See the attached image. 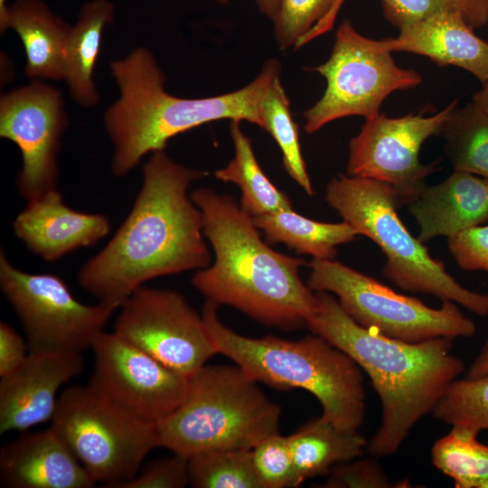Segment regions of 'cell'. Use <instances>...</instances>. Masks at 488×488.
Here are the masks:
<instances>
[{
    "label": "cell",
    "mask_w": 488,
    "mask_h": 488,
    "mask_svg": "<svg viewBox=\"0 0 488 488\" xmlns=\"http://www.w3.org/2000/svg\"><path fill=\"white\" fill-rule=\"evenodd\" d=\"M473 103L481 110L488 114V80L483 84V88L473 97Z\"/></svg>",
    "instance_id": "obj_40"
},
{
    "label": "cell",
    "mask_w": 488,
    "mask_h": 488,
    "mask_svg": "<svg viewBox=\"0 0 488 488\" xmlns=\"http://www.w3.org/2000/svg\"><path fill=\"white\" fill-rule=\"evenodd\" d=\"M455 171L488 178V114L473 102L453 112L441 134Z\"/></svg>",
    "instance_id": "obj_27"
},
{
    "label": "cell",
    "mask_w": 488,
    "mask_h": 488,
    "mask_svg": "<svg viewBox=\"0 0 488 488\" xmlns=\"http://www.w3.org/2000/svg\"><path fill=\"white\" fill-rule=\"evenodd\" d=\"M190 484L189 457L174 454L150 462L118 488H183Z\"/></svg>",
    "instance_id": "obj_35"
},
{
    "label": "cell",
    "mask_w": 488,
    "mask_h": 488,
    "mask_svg": "<svg viewBox=\"0 0 488 488\" xmlns=\"http://www.w3.org/2000/svg\"><path fill=\"white\" fill-rule=\"evenodd\" d=\"M67 124L61 92L39 80L1 98L0 136L21 151L16 187L27 201L56 189L57 155Z\"/></svg>",
    "instance_id": "obj_15"
},
{
    "label": "cell",
    "mask_w": 488,
    "mask_h": 488,
    "mask_svg": "<svg viewBox=\"0 0 488 488\" xmlns=\"http://www.w3.org/2000/svg\"><path fill=\"white\" fill-rule=\"evenodd\" d=\"M23 338L5 322L0 323V377L17 368L26 358Z\"/></svg>",
    "instance_id": "obj_37"
},
{
    "label": "cell",
    "mask_w": 488,
    "mask_h": 488,
    "mask_svg": "<svg viewBox=\"0 0 488 488\" xmlns=\"http://www.w3.org/2000/svg\"><path fill=\"white\" fill-rule=\"evenodd\" d=\"M190 485L195 488H262L252 449H219L189 457Z\"/></svg>",
    "instance_id": "obj_30"
},
{
    "label": "cell",
    "mask_w": 488,
    "mask_h": 488,
    "mask_svg": "<svg viewBox=\"0 0 488 488\" xmlns=\"http://www.w3.org/2000/svg\"><path fill=\"white\" fill-rule=\"evenodd\" d=\"M238 365H205L189 380L183 403L156 424L158 447L186 457L253 449L279 433L280 407Z\"/></svg>",
    "instance_id": "obj_6"
},
{
    "label": "cell",
    "mask_w": 488,
    "mask_h": 488,
    "mask_svg": "<svg viewBox=\"0 0 488 488\" xmlns=\"http://www.w3.org/2000/svg\"><path fill=\"white\" fill-rule=\"evenodd\" d=\"M119 99L107 110L104 122L114 145L111 169L121 177L148 153L164 150L174 136L205 123L230 119L261 128L260 102L280 75V63L269 59L260 73L238 90L203 99L173 96L164 89V76L145 48L110 62Z\"/></svg>",
    "instance_id": "obj_4"
},
{
    "label": "cell",
    "mask_w": 488,
    "mask_h": 488,
    "mask_svg": "<svg viewBox=\"0 0 488 488\" xmlns=\"http://www.w3.org/2000/svg\"><path fill=\"white\" fill-rule=\"evenodd\" d=\"M457 99L431 116L409 113L400 117L384 114L367 118L349 143L347 174L383 182L394 188L401 204L424 189L427 176L438 167L419 160L423 143L441 135L457 108Z\"/></svg>",
    "instance_id": "obj_13"
},
{
    "label": "cell",
    "mask_w": 488,
    "mask_h": 488,
    "mask_svg": "<svg viewBox=\"0 0 488 488\" xmlns=\"http://www.w3.org/2000/svg\"><path fill=\"white\" fill-rule=\"evenodd\" d=\"M119 308L113 333L187 379L217 354L202 316L177 291L142 286Z\"/></svg>",
    "instance_id": "obj_12"
},
{
    "label": "cell",
    "mask_w": 488,
    "mask_h": 488,
    "mask_svg": "<svg viewBox=\"0 0 488 488\" xmlns=\"http://www.w3.org/2000/svg\"><path fill=\"white\" fill-rule=\"evenodd\" d=\"M218 307L206 300L202 313L217 354L258 382L310 392L321 405L322 418L341 429L359 430L366 411L364 378L348 354L314 333L298 340L239 334L221 321Z\"/></svg>",
    "instance_id": "obj_5"
},
{
    "label": "cell",
    "mask_w": 488,
    "mask_h": 488,
    "mask_svg": "<svg viewBox=\"0 0 488 488\" xmlns=\"http://www.w3.org/2000/svg\"><path fill=\"white\" fill-rule=\"evenodd\" d=\"M258 9L272 22L275 20L280 0H255Z\"/></svg>",
    "instance_id": "obj_39"
},
{
    "label": "cell",
    "mask_w": 488,
    "mask_h": 488,
    "mask_svg": "<svg viewBox=\"0 0 488 488\" xmlns=\"http://www.w3.org/2000/svg\"><path fill=\"white\" fill-rule=\"evenodd\" d=\"M50 427L95 482L118 488L158 447L156 424L116 406L90 386H71L58 399Z\"/></svg>",
    "instance_id": "obj_8"
},
{
    "label": "cell",
    "mask_w": 488,
    "mask_h": 488,
    "mask_svg": "<svg viewBox=\"0 0 488 488\" xmlns=\"http://www.w3.org/2000/svg\"><path fill=\"white\" fill-rule=\"evenodd\" d=\"M447 247L464 270L488 273V225L474 226L447 239Z\"/></svg>",
    "instance_id": "obj_36"
},
{
    "label": "cell",
    "mask_w": 488,
    "mask_h": 488,
    "mask_svg": "<svg viewBox=\"0 0 488 488\" xmlns=\"http://www.w3.org/2000/svg\"><path fill=\"white\" fill-rule=\"evenodd\" d=\"M344 0H280L273 21L280 50L299 48L330 30Z\"/></svg>",
    "instance_id": "obj_29"
},
{
    "label": "cell",
    "mask_w": 488,
    "mask_h": 488,
    "mask_svg": "<svg viewBox=\"0 0 488 488\" xmlns=\"http://www.w3.org/2000/svg\"><path fill=\"white\" fill-rule=\"evenodd\" d=\"M477 436L469 428L452 427L432 446V464L455 488H484L488 483V446Z\"/></svg>",
    "instance_id": "obj_26"
},
{
    "label": "cell",
    "mask_w": 488,
    "mask_h": 488,
    "mask_svg": "<svg viewBox=\"0 0 488 488\" xmlns=\"http://www.w3.org/2000/svg\"><path fill=\"white\" fill-rule=\"evenodd\" d=\"M114 17V5L108 0H91L80 13L76 24L70 28L63 49L64 78L73 99L89 107L99 101L92 80L99 54L102 32Z\"/></svg>",
    "instance_id": "obj_22"
},
{
    "label": "cell",
    "mask_w": 488,
    "mask_h": 488,
    "mask_svg": "<svg viewBox=\"0 0 488 488\" xmlns=\"http://www.w3.org/2000/svg\"><path fill=\"white\" fill-rule=\"evenodd\" d=\"M252 455L262 488H295L300 485L287 436L277 433L266 437L252 449Z\"/></svg>",
    "instance_id": "obj_33"
},
{
    "label": "cell",
    "mask_w": 488,
    "mask_h": 488,
    "mask_svg": "<svg viewBox=\"0 0 488 488\" xmlns=\"http://www.w3.org/2000/svg\"><path fill=\"white\" fill-rule=\"evenodd\" d=\"M315 296L316 308L306 327L348 354L370 378L380 401L381 422L366 453L390 456L465 371L463 361L451 352L453 339H392L357 324L333 294L316 291Z\"/></svg>",
    "instance_id": "obj_3"
},
{
    "label": "cell",
    "mask_w": 488,
    "mask_h": 488,
    "mask_svg": "<svg viewBox=\"0 0 488 488\" xmlns=\"http://www.w3.org/2000/svg\"><path fill=\"white\" fill-rule=\"evenodd\" d=\"M252 218L267 242L282 243L313 258L335 259L337 247L352 242L359 236L344 221L321 222L305 218L293 209Z\"/></svg>",
    "instance_id": "obj_24"
},
{
    "label": "cell",
    "mask_w": 488,
    "mask_h": 488,
    "mask_svg": "<svg viewBox=\"0 0 488 488\" xmlns=\"http://www.w3.org/2000/svg\"><path fill=\"white\" fill-rule=\"evenodd\" d=\"M308 266L307 286L313 291L333 294L343 310L366 329L407 343L466 338L476 332L474 321L454 302L429 307L335 259L312 258Z\"/></svg>",
    "instance_id": "obj_9"
},
{
    "label": "cell",
    "mask_w": 488,
    "mask_h": 488,
    "mask_svg": "<svg viewBox=\"0 0 488 488\" xmlns=\"http://www.w3.org/2000/svg\"><path fill=\"white\" fill-rule=\"evenodd\" d=\"M388 42L391 52L422 55L439 66L465 70L482 84L488 80V42L457 13H438L402 27Z\"/></svg>",
    "instance_id": "obj_20"
},
{
    "label": "cell",
    "mask_w": 488,
    "mask_h": 488,
    "mask_svg": "<svg viewBox=\"0 0 488 488\" xmlns=\"http://www.w3.org/2000/svg\"><path fill=\"white\" fill-rule=\"evenodd\" d=\"M385 19L400 29L433 14L457 13L473 28L488 22V8L484 0H381Z\"/></svg>",
    "instance_id": "obj_32"
},
{
    "label": "cell",
    "mask_w": 488,
    "mask_h": 488,
    "mask_svg": "<svg viewBox=\"0 0 488 488\" xmlns=\"http://www.w3.org/2000/svg\"><path fill=\"white\" fill-rule=\"evenodd\" d=\"M484 3H485V5H486V6L488 8V0H484Z\"/></svg>",
    "instance_id": "obj_43"
},
{
    "label": "cell",
    "mask_w": 488,
    "mask_h": 488,
    "mask_svg": "<svg viewBox=\"0 0 488 488\" xmlns=\"http://www.w3.org/2000/svg\"><path fill=\"white\" fill-rule=\"evenodd\" d=\"M407 206L421 242L449 239L488 221V178L454 170L441 183L426 185Z\"/></svg>",
    "instance_id": "obj_19"
},
{
    "label": "cell",
    "mask_w": 488,
    "mask_h": 488,
    "mask_svg": "<svg viewBox=\"0 0 488 488\" xmlns=\"http://www.w3.org/2000/svg\"><path fill=\"white\" fill-rule=\"evenodd\" d=\"M0 479L12 488H89L96 483L51 427L1 447Z\"/></svg>",
    "instance_id": "obj_18"
},
{
    "label": "cell",
    "mask_w": 488,
    "mask_h": 488,
    "mask_svg": "<svg viewBox=\"0 0 488 488\" xmlns=\"http://www.w3.org/2000/svg\"><path fill=\"white\" fill-rule=\"evenodd\" d=\"M190 195L202 212L203 233L214 254L213 263L192 276V286L206 300L234 307L265 325L306 326L316 296L299 276L305 260L271 249L231 196L205 187Z\"/></svg>",
    "instance_id": "obj_2"
},
{
    "label": "cell",
    "mask_w": 488,
    "mask_h": 488,
    "mask_svg": "<svg viewBox=\"0 0 488 488\" xmlns=\"http://www.w3.org/2000/svg\"><path fill=\"white\" fill-rule=\"evenodd\" d=\"M94 390L134 417L157 424L184 400L189 380L151 355L103 332L92 347Z\"/></svg>",
    "instance_id": "obj_14"
},
{
    "label": "cell",
    "mask_w": 488,
    "mask_h": 488,
    "mask_svg": "<svg viewBox=\"0 0 488 488\" xmlns=\"http://www.w3.org/2000/svg\"><path fill=\"white\" fill-rule=\"evenodd\" d=\"M7 6L6 0H0V25L5 22Z\"/></svg>",
    "instance_id": "obj_41"
},
{
    "label": "cell",
    "mask_w": 488,
    "mask_h": 488,
    "mask_svg": "<svg viewBox=\"0 0 488 488\" xmlns=\"http://www.w3.org/2000/svg\"><path fill=\"white\" fill-rule=\"evenodd\" d=\"M0 286L27 334L30 352H78L92 347L117 307L78 301L60 277L15 267L0 252Z\"/></svg>",
    "instance_id": "obj_11"
},
{
    "label": "cell",
    "mask_w": 488,
    "mask_h": 488,
    "mask_svg": "<svg viewBox=\"0 0 488 488\" xmlns=\"http://www.w3.org/2000/svg\"><path fill=\"white\" fill-rule=\"evenodd\" d=\"M12 227L30 251L43 260L54 261L99 242L109 233L110 222L104 214L71 209L54 189L28 201Z\"/></svg>",
    "instance_id": "obj_17"
},
{
    "label": "cell",
    "mask_w": 488,
    "mask_h": 488,
    "mask_svg": "<svg viewBox=\"0 0 488 488\" xmlns=\"http://www.w3.org/2000/svg\"><path fill=\"white\" fill-rule=\"evenodd\" d=\"M220 4H226L229 0H215Z\"/></svg>",
    "instance_id": "obj_42"
},
{
    "label": "cell",
    "mask_w": 488,
    "mask_h": 488,
    "mask_svg": "<svg viewBox=\"0 0 488 488\" xmlns=\"http://www.w3.org/2000/svg\"><path fill=\"white\" fill-rule=\"evenodd\" d=\"M14 29L25 51V74L34 80L64 78L63 49L70 26L41 0H16L7 6L1 33Z\"/></svg>",
    "instance_id": "obj_21"
},
{
    "label": "cell",
    "mask_w": 488,
    "mask_h": 488,
    "mask_svg": "<svg viewBox=\"0 0 488 488\" xmlns=\"http://www.w3.org/2000/svg\"><path fill=\"white\" fill-rule=\"evenodd\" d=\"M484 488H488V483L485 484Z\"/></svg>",
    "instance_id": "obj_44"
},
{
    "label": "cell",
    "mask_w": 488,
    "mask_h": 488,
    "mask_svg": "<svg viewBox=\"0 0 488 488\" xmlns=\"http://www.w3.org/2000/svg\"><path fill=\"white\" fill-rule=\"evenodd\" d=\"M287 438L299 484L362 456L368 442L358 431L341 429L322 417L305 423Z\"/></svg>",
    "instance_id": "obj_23"
},
{
    "label": "cell",
    "mask_w": 488,
    "mask_h": 488,
    "mask_svg": "<svg viewBox=\"0 0 488 488\" xmlns=\"http://www.w3.org/2000/svg\"><path fill=\"white\" fill-rule=\"evenodd\" d=\"M260 118L261 128L271 135L281 150L286 173L308 195H313L312 183L301 151L298 126L292 117L280 75L272 80L261 99Z\"/></svg>",
    "instance_id": "obj_28"
},
{
    "label": "cell",
    "mask_w": 488,
    "mask_h": 488,
    "mask_svg": "<svg viewBox=\"0 0 488 488\" xmlns=\"http://www.w3.org/2000/svg\"><path fill=\"white\" fill-rule=\"evenodd\" d=\"M388 38L373 40L358 33L349 20L339 25L329 59L311 69L326 80L321 99L305 111V130L314 133L336 119L380 114L392 92L419 85L416 70L399 67Z\"/></svg>",
    "instance_id": "obj_10"
},
{
    "label": "cell",
    "mask_w": 488,
    "mask_h": 488,
    "mask_svg": "<svg viewBox=\"0 0 488 488\" xmlns=\"http://www.w3.org/2000/svg\"><path fill=\"white\" fill-rule=\"evenodd\" d=\"M206 174L175 163L164 150L152 153L130 212L81 267L80 286L99 302L119 308L153 278L209 267L202 212L188 194L190 185Z\"/></svg>",
    "instance_id": "obj_1"
},
{
    "label": "cell",
    "mask_w": 488,
    "mask_h": 488,
    "mask_svg": "<svg viewBox=\"0 0 488 488\" xmlns=\"http://www.w3.org/2000/svg\"><path fill=\"white\" fill-rule=\"evenodd\" d=\"M488 375V338L483 344L478 355L470 365L466 378L477 379Z\"/></svg>",
    "instance_id": "obj_38"
},
{
    "label": "cell",
    "mask_w": 488,
    "mask_h": 488,
    "mask_svg": "<svg viewBox=\"0 0 488 488\" xmlns=\"http://www.w3.org/2000/svg\"><path fill=\"white\" fill-rule=\"evenodd\" d=\"M325 201L358 235L371 239L386 257L383 276L410 293L451 301L479 316L488 315V295L461 286L400 220V199L390 185L340 174L327 184Z\"/></svg>",
    "instance_id": "obj_7"
},
{
    "label": "cell",
    "mask_w": 488,
    "mask_h": 488,
    "mask_svg": "<svg viewBox=\"0 0 488 488\" xmlns=\"http://www.w3.org/2000/svg\"><path fill=\"white\" fill-rule=\"evenodd\" d=\"M230 133L234 156L226 166L215 171V177L239 186L241 192L239 205L251 217L293 209L287 194L277 189L264 174L240 122L230 121Z\"/></svg>",
    "instance_id": "obj_25"
},
{
    "label": "cell",
    "mask_w": 488,
    "mask_h": 488,
    "mask_svg": "<svg viewBox=\"0 0 488 488\" xmlns=\"http://www.w3.org/2000/svg\"><path fill=\"white\" fill-rule=\"evenodd\" d=\"M322 483L324 488H391L392 483L376 457L352 459L333 466Z\"/></svg>",
    "instance_id": "obj_34"
},
{
    "label": "cell",
    "mask_w": 488,
    "mask_h": 488,
    "mask_svg": "<svg viewBox=\"0 0 488 488\" xmlns=\"http://www.w3.org/2000/svg\"><path fill=\"white\" fill-rule=\"evenodd\" d=\"M83 370L80 353L29 352L17 368L1 377L0 433L26 431L52 420L58 390Z\"/></svg>",
    "instance_id": "obj_16"
},
{
    "label": "cell",
    "mask_w": 488,
    "mask_h": 488,
    "mask_svg": "<svg viewBox=\"0 0 488 488\" xmlns=\"http://www.w3.org/2000/svg\"><path fill=\"white\" fill-rule=\"evenodd\" d=\"M439 421L476 433L488 430V375L452 381L432 411Z\"/></svg>",
    "instance_id": "obj_31"
}]
</instances>
